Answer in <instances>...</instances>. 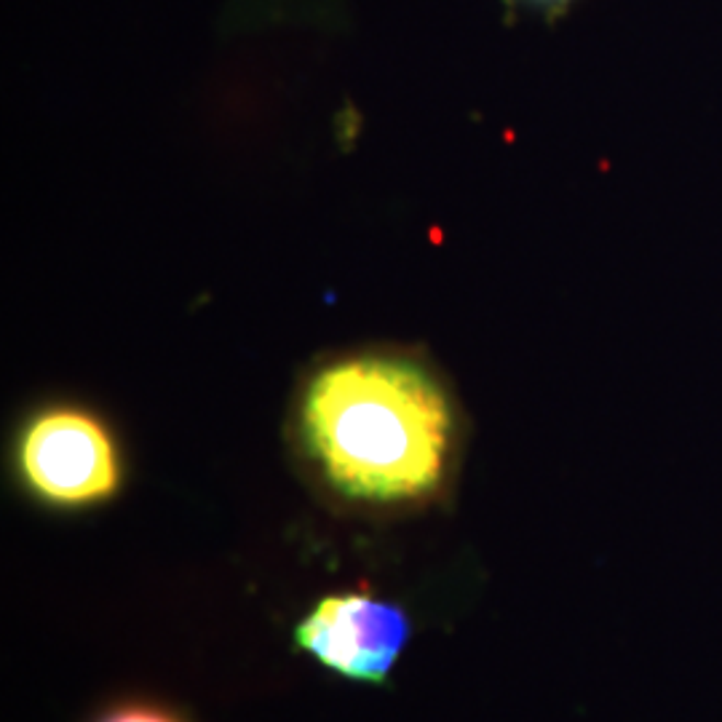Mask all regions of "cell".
Returning <instances> with one entry per match:
<instances>
[{
    "label": "cell",
    "instance_id": "cell-3",
    "mask_svg": "<svg viewBox=\"0 0 722 722\" xmlns=\"http://www.w3.org/2000/svg\"><path fill=\"white\" fill-rule=\"evenodd\" d=\"M407 640V621L364 595L321 599L297 629L300 647L351 680L383 682Z\"/></svg>",
    "mask_w": 722,
    "mask_h": 722
},
{
    "label": "cell",
    "instance_id": "cell-5",
    "mask_svg": "<svg viewBox=\"0 0 722 722\" xmlns=\"http://www.w3.org/2000/svg\"><path fill=\"white\" fill-rule=\"evenodd\" d=\"M541 3H556V0H541Z\"/></svg>",
    "mask_w": 722,
    "mask_h": 722
},
{
    "label": "cell",
    "instance_id": "cell-1",
    "mask_svg": "<svg viewBox=\"0 0 722 722\" xmlns=\"http://www.w3.org/2000/svg\"><path fill=\"white\" fill-rule=\"evenodd\" d=\"M311 455L342 495L404 504L437 493L455 442V415L431 372L399 357L324 366L303 396Z\"/></svg>",
    "mask_w": 722,
    "mask_h": 722
},
{
    "label": "cell",
    "instance_id": "cell-2",
    "mask_svg": "<svg viewBox=\"0 0 722 722\" xmlns=\"http://www.w3.org/2000/svg\"><path fill=\"white\" fill-rule=\"evenodd\" d=\"M20 463L35 493L54 504H91L119 485V461L105 426L78 409H52L33 420Z\"/></svg>",
    "mask_w": 722,
    "mask_h": 722
},
{
    "label": "cell",
    "instance_id": "cell-4",
    "mask_svg": "<svg viewBox=\"0 0 722 722\" xmlns=\"http://www.w3.org/2000/svg\"><path fill=\"white\" fill-rule=\"evenodd\" d=\"M108 722H174L169 714L156 712V709H124V712L113 714Z\"/></svg>",
    "mask_w": 722,
    "mask_h": 722
}]
</instances>
